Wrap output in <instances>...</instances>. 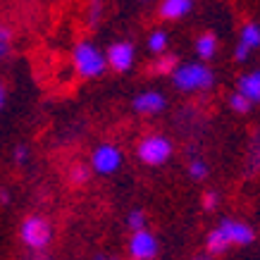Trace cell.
<instances>
[{"mask_svg":"<svg viewBox=\"0 0 260 260\" xmlns=\"http://www.w3.org/2000/svg\"><path fill=\"white\" fill-rule=\"evenodd\" d=\"M255 241V232L251 224H246L234 217H224L215 224L205 237V251L210 255H220L232 246H248Z\"/></svg>","mask_w":260,"mask_h":260,"instance_id":"cell-1","label":"cell"},{"mask_svg":"<svg viewBox=\"0 0 260 260\" xmlns=\"http://www.w3.org/2000/svg\"><path fill=\"white\" fill-rule=\"evenodd\" d=\"M170 81L181 93H205L215 86L217 77L208 62L191 60V62H177V67L170 74Z\"/></svg>","mask_w":260,"mask_h":260,"instance_id":"cell-2","label":"cell"},{"mask_svg":"<svg viewBox=\"0 0 260 260\" xmlns=\"http://www.w3.org/2000/svg\"><path fill=\"white\" fill-rule=\"evenodd\" d=\"M72 67L79 79H98L105 74L108 62H105V50L98 48L93 41H79L72 48Z\"/></svg>","mask_w":260,"mask_h":260,"instance_id":"cell-3","label":"cell"},{"mask_svg":"<svg viewBox=\"0 0 260 260\" xmlns=\"http://www.w3.org/2000/svg\"><path fill=\"white\" fill-rule=\"evenodd\" d=\"M174 155V141L162 132H150L136 143V158L146 167H162Z\"/></svg>","mask_w":260,"mask_h":260,"instance_id":"cell-4","label":"cell"},{"mask_svg":"<svg viewBox=\"0 0 260 260\" xmlns=\"http://www.w3.org/2000/svg\"><path fill=\"white\" fill-rule=\"evenodd\" d=\"M19 239H22V244L29 251L34 253L46 251L50 241H53V224L43 215H29L19 224Z\"/></svg>","mask_w":260,"mask_h":260,"instance_id":"cell-5","label":"cell"},{"mask_svg":"<svg viewBox=\"0 0 260 260\" xmlns=\"http://www.w3.org/2000/svg\"><path fill=\"white\" fill-rule=\"evenodd\" d=\"M88 165H91L93 174L110 177V174L119 172V167L124 165V153L115 143H98L93 153H91V162Z\"/></svg>","mask_w":260,"mask_h":260,"instance_id":"cell-6","label":"cell"},{"mask_svg":"<svg viewBox=\"0 0 260 260\" xmlns=\"http://www.w3.org/2000/svg\"><path fill=\"white\" fill-rule=\"evenodd\" d=\"M126 248H129V258L132 260H155V255L160 251V241L148 227H143L132 232Z\"/></svg>","mask_w":260,"mask_h":260,"instance_id":"cell-7","label":"cell"},{"mask_svg":"<svg viewBox=\"0 0 260 260\" xmlns=\"http://www.w3.org/2000/svg\"><path fill=\"white\" fill-rule=\"evenodd\" d=\"M105 62H108V70L126 74L136 64V46L132 41H115L105 50Z\"/></svg>","mask_w":260,"mask_h":260,"instance_id":"cell-8","label":"cell"},{"mask_svg":"<svg viewBox=\"0 0 260 260\" xmlns=\"http://www.w3.org/2000/svg\"><path fill=\"white\" fill-rule=\"evenodd\" d=\"M132 108L141 117H158V115H162L167 110V95L162 91H158V88H146V91L134 95Z\"/></svg>","mask_w":260,"mask_h":260,"instance_id":"cell-9","label":"cell"},{"mask_svg":"<svg viewBox=\"0 0 260 260\" xmlns=\"http://www.w3.org/2000/svg\"><path fill=\"white\" fill-rule=\"evenodd\" d=\"M258 48H260V24L246 22L239 29V39L234 43V60L237 62H246Z\"/></svg>","mask_w":260,"mask_h":260,"instance_id":"cell-10","label":"cell"},{"mask_svg":"<svg viewBox=\"0 0 260 260\" xmlns=\"http://www.w3.org/2000/svg\"><path fill=\"white\" fill-rule=\"evenodd\" d=\"M193 10V0H160L158 3V17L165 22H179Z\"/></svg>","mask_w":260,"mask_h":260,"instance_id":"cell-11","label":"cell"},{"mask_svg":"<svg viewBox=\"0 0 260 260\" xmlns=\"http://www.w3.org/2000/svg\"><path fill=\"white\" fill-rule=\"evenodd\" d=\"M237 91L246 95L253 105L260 103V70H248L237 79Z\"/></svg>","mask_w":260,"mask_h":260,"instance_id":"cell-12","label":"cell"},{"mask_svg":"<svg viewBox=\"0 0 260 260\" xmlns=\"http://www.w3.org/2000/svg\"><path fill=\"white\" fill-rule=\"evenodd\" d=\"M217 50H220V41H217V36H215L213 31L198 34L196 41H193V53H196V57L198 60H203V62L215 60Z\"/></svg>","mask_w":260,"mask_h":260,"instance_id":"cell-13","label":"cell"},{"mask_svg":"<svg viewBox=\"0 0 260 260\" xmlns=\"http://www.w3.org/2000/svg\"><path fill=\"white\" fill-rule=\"evenodd\" d=\"M260 172V126L253 132L251 141H248V153H246V174H258Z\"/></svg>","mask_w":260,"mask_h":260,"instance_id":"cell-14","label":"cell"},{"mask_svg":"<svg viewBox=\"0 0 260 260\" xmlns=\"http://www.w3.org/2000/svg\"><path fill=\"white\" fill-rule=\"evenodd\" d=\"M146 48H148L150 55H162L170 50V34L165 29H153L146 39Z\"/></svg>","mask_w":260,"mask_h":260,"instance_id":"cell-15","label":"cell"},{"mask_svg":"<svg viewBox=\"0 0 260 260\" xmlns=\"http://www.w3.org/2000/svg\"><path fill=\"white\" fill-rule=\"evenodd\" d=\"M177 62H179V57L167 50V53H162V55H155V60H153V64H150V72L158 74V77H170L172 70L177 67Z\"/></svg>","mask_w":260,"mask_h":260,"instance_id":"cell-16","label":"cell"},{"mask_svg":"<svg viewBox=\"0 0 260 260\" xmlns=\"http://www.w3.org/2000/svg\"><path fill=\"white\" fill-rule=\"evenodd\" d=\"M186 174H189L193 181H205L208 179V174H210V165H208V160L201 158V155H191L189 165H186Z\"/></svg>","mask_w":260,"mask_h":260,"instance_id":"cell-17","label":"cell"},{"mask_svg":"<svg viewBox=\"0 0 260 260\" xmlns=\"http://www.w3.org/2000/svg\"><path fill=\"white\" fill-rule=\"evenodd\" d=\"M227 105L232 112H237V115H248V112L253 110V103L246 98V95H241L239 91H234V93L227 98Z\"/></svg>","mask_w":260,"mask_h":260,"instance_id":"cell-18","label":"cell"},{"mask_svg":"<svg viewBox=\"0 0 260 260\" xmlns=\"http://www.w3.org/2000/svg\"><path fill=\"white\" fill-rule=\"evenodd\" d=\"M91 177H93V170H91V165H74L70 172V179L72 184H88L91 181Z\"/></svg>","mask_w":260,"mask_h":260,"instance_id":"cell-19","label":"cell"},{"mask_svg":"<svg viewBox=\"0 0 260 260\" xmlns=\"http://www.w3.org/2000/svg\"><path fill=\"white\" fill-rule=\"evenodd\" d=\"M146 224H148V217H146V213H143L141 208L129 210V215H126V227L132 229V232H136V229H143Z\"/></svg>","mask_w":260,"mask_h":260,"instance_id":"cell-20","label":"cell"},{"mask_svg":"<svg viewBox=\"0 0 260 260\" xmlns=\"http://www.w3.org/2000/svg\"><path fill=\"white\" fill-rule=\"evenodd\" d=\"M86 17H88V26H93L95 29L103 19V0H88Z\"/></svg>","mask_w":260,"mask_h":260,"instance_id":"cell-21","label":"cell"},{"mask_svg":"<svg viewBox=\"0 0 260 260\" xmlns=\"http://www.w3.org/2000/svg\"><path fill=\"white\" fill-rule=\"evenodd\" d=\"M29 158H31V150H29L26 143H17L15 148H12V162L15 165H26Z\"/></svg>","mask_w":260,"mask_h":260,"instance_id":"cell-22","label":"cell"},{"mask_svg":"<svg viewBox=\"0 0 260 260\" xmlns=\"http://www.w3.org/2000/svg\"><path fill=\"white\" fill-rule=\"evenodd\" d=\"M220 201H222L220 191H215V189L205 191V193H203V210H208V213L217 210V208H220Z\"/></svg>","mask_w":260,"mask_h":260,"instance_id":"cell-23","label":"cell"},{"mask_svg":"<svg viewBox=\"0 0 260 260\" xmlns=\"http://www.w3.org/2000/svg\"><path fill=\"white\" fill-rule=\"evenodd\" d=\"M10 53H12V41L0 39V62H3V60H8Z\"/></svg>","mask_w":260,"mask_h":260,"instance_id":"cell-24","label":"cell"},{"mask_svg":"<svg viewBox=\"0 0 260 260\" xmlns=\"http://www.w3.org/2000/svg\"><path fill=\"white\" fill-rule=\"evenodd\" d=\"M5 103H8V86L0 84V110L5 108Z\"/></svg>","mask_w":260,"mask_h":260,"instance_id":"cell-25","label":"cell"},{"mask_svg":"<svg viewBox=\"0 0 260 260\" xmlns=\"http://www.w3.org/2000/svg\"><path fill=\"white\" fill-rule=\"evenodd\" d=\"M10 191L8 189H0V203H10Z\"/></svg>","mask_w":260,"mask_h":260,"instance_id":"cell-26","label":"cell"},{"mask_svg":"<svg viewBox=\"0 0 260 260\" xmlns=\"http://www.w3.org/2000/svg\"><path fill=\"white\" fill-rule=\"evenodd\" d=\"M0 39H10V41H12V34H10V29H8V26H3V24H0Z\"/></svg>","mask_w":260,"mask_h":260,"instance_id":"cell-27","label":"cell"},{"mask_svg":"<svg viewBox=\"0 0 260 260\" xmlns=\"http://www.w3.org/2000/svg\"><path fill=\"white\" fill-rule=\"evenodd\" d=\"M29 260H48V258L43 255V251H41V253H36V255H34V258H29Z\"/></svg>","mask_w":260,"mask_h":260,"instance_id":"cell-28","label":"cell"},{"mask_svg":"<svg viewBox=\"0 0 260 260\" xmlns=\"http://www.w3.org/2000/svg\"><path fill=\"white\" fill-rule=\"evenodd\" d=\"M95 260H110L108 255H95Z\"/></svg>","mask_w":260,"mask_h":260,"instance_id":"cell-29","label":"cell"},{"mask_svg":"<svg viewBox=\"0 0 260 260\" xmlns=\"http://www.w3.org/2000/svg\"><path fill=\"white\" fill-rule=\"evenodd\" d=\"M196 260H210V258H208V255H198Z\"/></svg>","mask_w":260,"mask_h":260,"instance_id":"cell-30","label":"cell"},{"mask_svg":"<svg viewBox=\"0 0 260 260\" xmlns=\"http://www.w3.org/2000/svg\"><path fill=\"white\" fill-rule=\"evenodd\" d=\"M139 3H153V0H139Z\"/></svg>","mask_w":260,"mask_h":260,"instance_id":"cell-31","label":"cell"}]
</instances>
